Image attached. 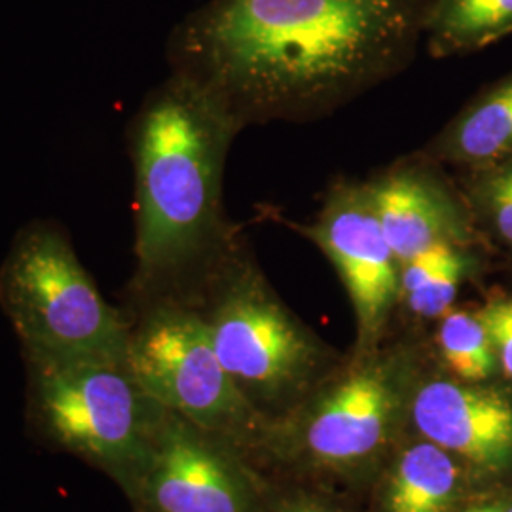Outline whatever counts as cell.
Wrapping results in <instances>:
<instances>
[{
    "mask_svg": "<svg viewBox=\"0 0 512 512\" xmlns=\"http://www.w3.org/2000/svg\"><path fill=\"white\" fill-rule=\"evenodd\" d=\"M433 0H215L183 27L181 76L239 129L321 120L399 76Z\"/></svg>",
    "mask_w": 512,
    "mask_h": 512,
    "instance_id": "obj_1",
    "label": "cell"
},
{
    "mask_svg": "<svg viewBox=\"0 0 512 512\" xmlns=\"http://www.w3.org/2000/svg\"><path fill=\"white\" fill-rule=\"evenodd\" d=\"M239 128L192 80L177 76L137 131V274L160 287L234 255L222 215V173Z\"/></svg>",
    "mask_w": 512,
    "mask_h": 512,
    "instance_id": "obj_2",
    "label": "cell"
},
{
    "mask_svg": "<svg viewBox=\"0 0 512 512\" xmlns=\"http://www.w3.org/2000/svg\"><path fill=\"white\" fill-rule=\"evenodd\" d=\"M27 359V425L131 494L164 412L129 372L99 359Z\"/></svg>",
    "mask_w": 512,
    "mask_h": 512,
    "instance_id": "obj_3",
    "label": "cell"
},
{
    "mask_svg": "<svg viewBox=\"0 0 512 512\" xmlns=\"http://www.w3.org/2000/svg\"><path fill=\"white\" fill-rule=\"evenodd\" d=\"M0 302L25 357L128 363L131 329L54 234L23 239L0 277Z\"/></svg>",
    "mask_w": 512,
    "mask_h": 512,
    "instance_id": "obj_4",
    "label": "cell"
},
{
    "mask_svg": "<svg viewBox=\"0 0 512 512\" xmlns=\"http://www.w3.org/2000/svg\"><path fill=\"white\" fill-rule=\"evenodd\" d=\"M128 368L148 397L211 435L241 431L249 416L243 389L226 372L205 317L164 304L131 330Z\"/></svg>",
    "mask_w": 512,
    "mask_h": 512,
    "instance_id": "obj_5",
    "label": "cell"
},
{
    "mask_svg": "<svg viewBox=\"0 0 512 512\" xmlns=\"http://www.w3.org/2000/svg\"><path fill=\"white\" fill-rule=\"evenodd\" d=\"M222 291L205 317L220 363L245 389L274 391L304 380L321 351L268 291L255 266L232 255ZM245 393V391H243Z\"/></svg>",
    "mask_w": 512,
    "mask_h": 512,
    "instance_id": "obj_6",
    "label": "cell"
},
{
    "mask_svg": "<svg viewBox=\"0 0 512 512\" xmlns=\"http://www.w3.org/2000/svg\"><path fill=\"white\" fill-rule=\"evenodd\" d=\"M329 256L357 315L359 346L372 349L401 300V260L385 238L365 183L336 181L311 224H293Z\"/></svg>",
    "mask_w": 512,
    "mask_h": 512,
    "instance_id": "obj_7",
    "label": "cell"
},
{
    "mask_svg": "<svg viewBox=\"0 0 512 512\" xmlns=\"http://www.w3.org/2000/svg\"><path fill=\"white\" fill-rule=\"evenodd\" d=\"M215 435L164 410L129 497L145 512H251V490Z\"/></svg>",
    "mask_w": 512,
    "mask_h": 512,
    "instance_id": "obj_8",
    "label": "cell"
},
{
    "mask_svg": "<svg viewBox=\"0 0 512 512\" xmlns=\"http://www.w3.org/2000/svg\"><path fill=\"white\" fill-rule=\"evenodd\" d=\"M365 186L401 264L435 245H475L476 222L465 196L421 152L385 167Z\"/></svg>",
    "mask_w": 512,
    "mask_h": 512,
    "instance_id": "obj_9",
    "label": "cell"
},
{
    "mask_svg": "<svg viewBox=\"0 0 512 512\" xmlns=\"http://www.w3.org/2000/svg\"><path fill=\"white\" fill-rule=\"evenodd\" d=\"M414 423L429 442L480 467L512 463V403L495 389L448 380L421 385Z\"/></svg>",
    "mask_w": 512,
    "mask_h": 512,
    "instance_id": "obj_10",
    "label": "cell"
},
{
    "mask_svg": "<svg viewBox=\"0 0 512 512\" xmlns=\"http://www.w3.org/2000/svg\"><path fill=\"white\" fill-rule=\"evenodd\" d=\"M395 404L397 385L391 366L366 363L353 370L311 416L306 431L311 454L329 465L372 456L387 439Z\"/></svg>",
    "mask_w": 512,
    "mask_h": 512,
    "instance_id": "obj_11",
    "label": "cell"
},
{
    "mask_svg": "<svg viewBox=\"0 0 512 512\" xmlns=\"http://www.w3.org/2000/svg\"><path fill=\"white\" fill-rule=\"evenodd\" d=\"M421 154L437 164L469 169L512 158V78L471 103Z\"/></svg>",
    "mask_w": 512,
    "mask_h": 512,
    "instance_id": "obj_12",
    "label": "cell"
},
{
    "mask_svg": "<svg viewBox=\"0 0 512 512\" xmlns=\"http://www.w3.org/2000/svg\"><path fill=\"white\" fill-rule=\"evenodd\" d=\"M512 33V0H433L425 23L427 52L442 59L473 52Z\"/></svg>",
    "mask_w": 512,
    "mask_h": 512,
    "instance_id": "obj_13",
    "label": "cell"
},
{
    "mask_svg": "<svg viewBox=\"0 0 512 512\" xmlns=\"http://www.w3.org/2000/svg\"><path fill=\"white\" fill-rule=\"evenodd\" d=\"M458 492V469L444 448L421 442L395 465L385 492L387 512H448Z\"/></svg>",
    "mask_w": 512,
    "mask_h": 512,
    "instance_id": "obj_14",
    "label": "cell"
},
{
    "mask_svg": "<svg viewBox=\"0 0 512 512\" xmlns=\"http://www.w3.org/2000/svg\"><path fill=\"white\" fill-rule=\"evenodd\" d=\"M475 266L473 247L435 245L401 264V300L421 319L442 317Z\"/></svg>",
    "mask_w": 512,
    "mask_h": 512,
    "instance_id": "obj_15",
    "label": "cell"
},
{
    "mask_svg": "<svg viewBox=\"0 0 512 512\" xmlns=\"http://www.w3.org/2000/svg\"><path fill=\"white\" fill-rule=\"evenodd\" d=\"M437 346L442 361L465 382H484L497 368L492 338L478 313L446 311L437 330Z\"/></svg>",
    "mask_w": 512,
    "mask_h": 512,
    "instance_id": "obj_16",
    "label": "cell"
},
{
    "mask_svg": "<svg viewBox=\"0 0 512 512\" xmlns=\"http://www.w3.org/2000/svg\"><path fill=\"white\" fill-rule=\"evenodd\" d=\"M471 171L465 202L473 219L512 249V158Z\"/></svg>",
    "mask_w": 512,
    "mask_h": 512,
    "instance_id": "obj_17",
    "label": "cell"
},
{
    "mask_svg": "<svg viewBox=\"0 0 512 512\" xmlns=\"http://www.w3.org/2000/svg\"><path fill=\"white\" fill-rule=\"evenodd\" d=\"M494 344L497 363L512 380V298H501L478 311Z\"/></svg>",
    "mask_w": 512,
    "mask_h": 512,
    "instance_id": "obj_18",
    "label": "cell"
},
{
    "mask_svg": "<svg viewBox=\"0 0 512 512\" xmlns=\"http://www.w3.org/2000/svg\"><path fill=\"white\" fill-rule=\"evenodd\" d=\"M463 512H512V499H499V501H490V503H480L473 505Z\"/></svg>",
    "mask_w": 512,
    "mask_h": 512,
    "instance_id": "obj_19",
    "label": "cell"
},
{
    "mask_svg": "<svg viewBox=\"0 0 512 512\" xmlns=\"http://www.w3.org/2000/svg\"><path fill=\"white\" fill-rule=\"evenodd\" d=\"M285 512H330L317 507V505H311V503H300V505H293L289 507Z\"/></svg>",
    "mask_w": 512,
    "mask_h": 512,
    "instance_id": "obj_20",
    "label": "cell"
}]
</instances>
